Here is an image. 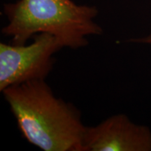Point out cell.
I'll return each instance as SVG.
<instances>
[{
	"label": "cell",
	"mask_w": 151,
	"mask_h": 151,
	"mask_svg": "<svg viewBox=\"0 0 151 151\" xmlns=\"http://www.w3.org/2000/svg\"><path fill=\"white\" fill-rule=\"evenodd\" d=\"M1 92L30 143L44 151H83L86 126L80 111L57 97L45 80L14 85Z\"/></svg>",
	"instance_id": "1"
},
{
	"label": "cell",
	"mask_w": 151,
	"mask_h": 151,
	"mask_svg": "<svg viewBox=\"0 0 151 151\" xmlns=\"http://www.w3.org/2000/svg\"><path fill=\"white\" fill-rule=\"evenodd\" d=\"M98 9L78 5L71 0H18L4 5L8 24L1 29L15 46H23L33 36L48 33L63 48L78 49L88 43L86 37L101 35L103 29L94 18Z\"/></svg>",
	"instance_id": "2"
},
{
	"label": "cell",
	"mask_w": 151,
	"mask_h": 151,
	"mask_svg": "<svg viewBox=\"0 0 151 151\" xmlns=\"http://www.w3.org/2000/svg\"><path fill=\"white\" fill-rule=\"evenodd\" d=\"M29 45L0 43V91L14 85L45 80L53 69L54 53L63 47L55 36L39 33Z\"/></svg>",
	"instance_id": "3"
},
{
	"label": "cell",
	"mask_w": 151,
	"mask_h": 151,
	"mask_svg": "<svg viewBox=\"0 0 151 151\" xmlns=\"http://www.w3.org/2000/svg\"><path fill=\"white\" fill-rule=\"evenodd\" d=\"M83 151H151V131L126 115H113L97 125L86 126Z\"/></svg>",
	"instance_id": "4"
},
{
	"label": "cell",
	"mask_w": 151,
	"mask_h": 151,
	"mask_svg": "<svg viewBox=\"0 0 151 151\" xmlns=\"http://www.w3.org/2000/svg\"><path fill=\"white\" fill-rule=\"evenodd\" d=\"M130 42L139 43H146V44L151 45V34L150 35L145 37L138 38V39H132L129 40Z\"/></svg>",
	"instance_id": "5"
}]
</instances>
